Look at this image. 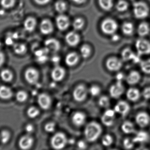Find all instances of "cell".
<instances>
[{"label": "cell", "instance_id": "obj_1", "mask_svg": "<svg viewBox=\"0 0 150 150\" xmlns=\"http://www.w3.org/2000/svg\"><path fill=\"white\" fill-rule=\"evenodd\" d=\"M102 133L100 124L95 121L91 122L86 124L84 129V136L86 141L93 143L98 139Z\"/></svg>", "mask_w": 150, "mask_h": 150}, {"label": "cell", "instance_id": "obj_2", "mask_svg": "<svg viewBox=\"0 0 150 150\" xmlns=\"http://www.w3.org/2000/svg\"><path fill=\"white\" fill-rule=\"evenodd\" d=\"M133 13L136 18L143 19L149 14L150 9L148 4L143 1H136L133 3Z\"/></svg>", "mask_w": 150, "mask_h": 150}, {"label": "cell", "instance_id": "obj_3", "mask_svg": "<svg viewBox=\"0 0 150 150\" xmlns=\"http://www.w3.org/2000/svg\"><path fill=\"white\" fill-rule=\"evenodd\" d=\"M50 144L54 149H63L68 144V139L65 134L62 132H58L52 136Z\"/></svg>", "mask_w": 150, "mask_h": 150}, {"label": "cell", "instance_id": "obj_4", "mask_svg": "<svg viewBox=\"0 0 150 150\" xmlns=\"http://www.w3.org/2000/svg\"><path fill=\"white\" fill-rule=\"evenodd\" d=\"M88 94V89L84 85H78L73 90V98L76 102H82L86 100Z\"/></svg>", "mask_w": 150, "mask_h": 150}, {"label": "cell", "instance_id": "obj_5", "mask_svg": "<svg viewBox=\"0 0 150 150\" xmlns=\"http://www.w3.org/2000/svg\"><path fill=\"white\" fill-rule=\"evenodd\" d=\"M118 27V24L116 21L112 18L105 19L100 25L101 31L105 34L108 35H112L115 33Z\"/></svg>", "mask_w": 150, "mask_h": 150}, {"label": "cell", "instance_id": "obj_6", "mask_svg": "<svg viewBox=\"0 0 150 150\" xmlns=\"http://www.w3.org/2000/svg\"><path fill=\"white\" fill-rule=\"evenodd\" d=\"M135 47L137 54L140 56L150 54V42L143 38L136 41Z\"/></svg>", "mask_w": 150, "mask_h": 150}, {"label": "cell", "instance_id": "obj_7", "mask_svg": "<svg viewBox=\"0 0 150 150\" xmlns=\"http://www.w3.org/2000/svg\"><path fill=\"white\" fill-rule=\"evenodd\" d=\"M116 112L114 109H106L101 117V122L106 127H111L114 124Z\"/></svg>", "mask_w": 150, "mask_h": 150}, {"label": "cell", "instance_id": "obj_8", "mask_svg": "<svg viewBox=\"0 0 150 150\" xmlns=\"http://www.w3.org/2000/svg\"><path fill=\"white\" fill-rule=\"evenodd\" d=\"M125 92V87L122 82L117 81L109 88V92L110 97L112 98L117 99L120 97Z\"/></svg>", "mask_w": 150, "mask_h": 150}, {"label": "cell", "instance_id": "obj_9", "mask_svg": "<svg viewBox=\"0 0 150 150\" xmlns=\"http://www.w3.org/2000/svg\"><path fill=\"white\" fill-rule=\"evenodd\" d=\"M25 78L28 83L31 85L37 84L40 78V73L36 69L30 68L25 70Z\"/></svg>", "mask_w": 150, "mask_h": 150}, {"label": "cell", "instance_id": "obj_10", "mask_svg": "<svg viewBox=\"0 0 150 150\" xmlns=\"http://www.w3.org/2000/svg\"><path fill=\"white\" fill-rule=\"evenodd\" d=\"M122 62L119 58L115 57L108 58L105 63L107 69L111 72L119 71L122 67Z\"/></svg>", "mask_w": 150, "mask_h": 150}, {"label": "cell", "instance_id": "obj_11", "mask_svg": "<svg viewBox=\"0 0 150 150\" xmlns=\"http://www.w3.org/2000/svg\"><path fill=\"white\" fill-rule=\"evenodd\" d=\"M66 75V71L64 68L56 65L51 71V77L53 81L59 82L64 79Z\"/></svg>", "mask_w": 150, "mask_h": 150}, {"label": "cell", "instance_id": "obj_12", "mask_svg": "<svg viewBox=\"0 0 150 150\" xmlns=\"http://www.w3.org/2000/svg\"><path fill=\"white\" fill-rule=\"evenodd\" d=\"M38 103L40 107L44 110L50 109L52 105L51 97L45 93H40L38 97Z\"/></svg>", "mask_w": 150, "mask_h": 150}, {"label": "cell", "instance_id": "obj_13", "mask_svg": "<svg viewBox=\"0 0 150 150\" xmlns=\"http://www.w3.org/2000/svg\"><path fill=\"white\" fill-rule=\"evenodd\" d=\"M86 115L81 111H77L73 114L71 117L73 124L77 127H80L85 125L86 122Z\"/></svg>", "mask_w": 150, "mask_h": 150}, {"label": "cell", "instance_id": "obj_14", "mask_svg": "<svg viewBox=\"0 0 150 150\" xmlns=\"http://www.w3.org/2000/svg\"><path fill=\"white\" fill-rule=\"evenodd\" d=\"M130 109V106L127 102L124 100H121L115 105L113 109L116 114L125 116L129 112Z\"/></svg>", "mask_w": 150, "mask_h": 150}, {"label": "cell", "instance_id": "obj_15", "mask_svg": "<svg viewBox=\"0 0 150 150\" xmlns=\"http://www.w3.org/2000/svg\"><path fill=\"white\" fill-rule=\"evenodd\" d=\"M135 121L137 124L140 127H145L149 124V115L145 112H141L137 114L135 117Z\"/></svg>", "mask_w": 150, "mask_h": 150}, {"label": "cell", "instance_id": "obj_16", "mask_svg": "<svg viewBox=\"0 0 150 150\" xmlns=\"http://www.w3.org/2000/svg\"><path fill=\"white\" fill-rule=\"evenodd\" d=\"M34 143V139L30 134L25 135L22 136L18 142L19 148L22 150L30 149Z\"/></svg>", "mask_w": 150, "mask_h": 150}, {"label": "cell", "instance_id": "obj_17", "mask_svg": "<svg viewBox=\"0 0 150 150\" xmlns=\"http://www.w3.org/2000/svg\"><path fill=\"white\" fill-rule=\"evenodd\" d=\"M45 48L49 52L56 53L60 49V43L57 40L54 38H49L45 41Z\"/></svg>", "mask_w": 150, "mask_h": 150}, {"label": "cell", "instance_id": "obj_18", "mask_svg": "<svg viewBox=\"0 0 150 150\" xmlns=\"http://www.w3.org/2000/svg\"><path fill=\"white\" fill-rule=\"evenodd\" d=\"M56 24L60 31H65L69 27L70 24L69 18L65 15H59L56 17Z\"/></svg>", "mask_w": 150, "mask_h": 150}, {"label": "cell", "instance_id": "obj_19", "mask_svg": "<svg viewBox=\"0 0 150 150\" xmlns=\"http://www.w3.org/2000/svg\"><path fill=\"white\" fill-rule=\"evenodd\" d=\"M66 42L70 46L77 45L80 42V37L74 31L69 32L65 37Z\"/></svg>", "mask_w": 150, "mask_h": 150}, {"label": "cell", "instance_id": "obj_20", "mask_svg": "<svg viewBox=\"0 0 150 150\" xmlns=\"http://www.w3.org/2000/svg\"><path fill=\"white\" fill-rule=\"evenodd\" d=\"M40 28L41 33L45 35L51 34L54 31L53 24L48 19H45L41 21Z\"/></svg>", "mask_w": 150, "mask_h": 150}, {"label": "cell", "instance_id": "obj_21", "mask_svg": "<svg viewBox=\"0 0 150 150\" xmlns=\"http://www.w3.org/2000/svg\"><path fill=\"white\" fill-rule=\"evenodd\" d=\"M79 60V56L77 53L71 52L66 55L65 63L69 67H74L76 65Z\"/></svg>", "mask_w": 150, "mask_h": 150}, {"label": "cell", "instance_id": "obj_22", "mask_svg": "<svg viewBox=\"0 0 150 150\" xmlns=\"http://www.w3.org/2000/svg\"><path fill=\"white\" fill-rule=\"evenodd\" d=\"M141 79L140 73L135 70L129 72L127 76L126 80L128 84L129 85H134L139 82Z\"/></svg>", "mask_w": 150, "mask_h": 150}, {"label": "cell", "instance_id": "obj_23", "mask_svg": "<svg viewBox=\"0 0 150 150\" xmlns=\"http://www.w3.org/2000/svg\"><path fill=\"white\" fill-rule=\"evenodd\" d=\"M127 98L129 101L136 102L140 99L141 93L138 89L134 88H129L126 92Z\"/></svg>", "mask_w": 150, "mask_h": 150}, {"label": "cell", "instance_id": "obj_24", "mask_svg": "<svg viewBox=\"0 0 150 150\" xmlns=\"http://www.w3.org/2000/svg\"><path fill=\"white\" fill-rule=\"evenodd\" d=\"M149 134L144 131H140L136 134L133 138L135 144H143L149 141Z\"/></svg>", "mask_w": 150, "mask_h": 150}, {"label": "cell", "instance_id": "obj_25", "mask_svg": "<svg viewBox=\"0 0 150 150\" xmlns=\"http://www.w3.org/2000/svg\"><path fill=\"white\" fill-rule=\"evenodd\" d=\"M150 27L149 25L146 22H142L139 24L137 28L138 35L141 38H144L149 34Z\"/></svg>", "mask_w": 150, "mask_h": 150}, {"label": "cell", "instance_id": "obj_26", "mask_svg": "<svg viewBox=\"0 0 150 150\" xmlns=\"http://www.w3.org/2000/svg\"><path fill=\"white\" fill-rule=\"evenodd\" d=\"M37 20L32 17H29L25 19L23 26L25 30L28 32L33 31L37 26Z\"/></svg>", "mask_w": 150, "mask_h": 150}, {"label": "cell", "instance_id": "obj_27", "mask_svg": "<svg viewBox=\"0 0 150 150\" xmlns=\"http://www.w3.org/2000/svg\"><path fill=\"white\" fill-rule=\"evenodd\" d=\"M13 92L10 88L5 85L0 86V98L7 100L11 98Z\"/></svg>", "mask_w": 150, "mask_h": 150}, {"label": "cell", "instance_id": "obj_28", "mask_svg": "<svg viewBox=\"0 0 150 150\" xmlns=\"http://www.w3.org/2000/svg\"><path fill=\"white\" fill-rule=\"evenodd\" d=\"M122 131L127 134L134 133L135 131V127L131 122L127 121L122 123L121 126Z\"/></svg>", "mask_w": 150, "mask_h": 150}, {"label": "cell", "instance_id": "obj_29", "mask_svg": "<svg viewBox=\"0 0 150 150\" xmlns=\"http://www.w3.org/2000/svg\"><path fill=\"white\" fill-rule=\"evenodd\" d=\"M122 32L127 36L132 35L134 31V25L130 22H126L122 24Z\"/></svg>", "mask_w": 150, "mask_h": 150}, {"label": "cell", "instance_id": "obj_30", "mask_svg": "<svg viewBox=\"0 0 150 150\" xmlns=\"http://www.w3.org/2000/svg\"><path fill=\"white\" fill-rule=\"evenodd\" d=\"M136 54L129 48H126L121 53L122 59L124 61L133 60Z\"/></svg>", "mask_w": 150, "mask_h": 150}, {"label": "cell", "instance_id": "obj_31", "mask_svg": "<svg viewBox=\"0 0 150 150\" xmlns=\"http://www.w3.org/2000/svg\"><path fill=\"white\" fill-rule=\"evenodd\" d=\"M0 77L4 82H9L13 79V73L9 70L4 69L0 73Z\"/></svg>", "mask_w": 150, "mask_h": 150}, {"label": "cell", "instance_id": "obj_32", "mask_svg": "<svg viewBox=\"0 0 150 150\" xmlns=\"http://www.w3.org/2000/svg\"><path fill=\"white\" fill-rule=\"evenodd\" d=\"M98 104L101 108L108 109L109 108L110 105H111L110 98L109 97L105 96V95L101 96L99 98Z\"/></svg>", "mask_w": 150, "mask_h": 150}, {"label": "cell", "instance_id": "obj_33", "mask_svg": "<svg viewBox=\"0 0 150 150\" xmlns=\"http://www.w3.org/2000/svg\"><path fill=\"white\" fill-rule=\"evenodd\" d=\"M13 50L16 54L23 55L26 53L27 48L25 44L23 43H17L13 46Z\"/></svg>", "mask_w": 150, "mask_h": 150}, {"label": "cell", "instance_id": "obj_34", "mask_svg": "<svg viewBox=\"0 0 150 150\" xmlns=\"http://www.w3.org/2000/svg\"><path fill=\"white\" fill-rule=\"evenodd\" d=\"M101 144L105 147H109L113 144L114 139L112 136L106 134L102 136L101 140Z\"/></svg>", "mask_w": 150, "mask_h": 150}, {"label": "cell", "instance_id": "obj_35", "mask_svg": "<svg viewBox=\"0 0 150 150\" xmlns=\"http://www.w3.org/2000/svg\"><path fill=\"white\" fill-rule=\"evenodd\" d=\"M98 3L100 8L105 11L110 10L113 6V0H98Z\"/></svg>", "mask_w": 150, "mask_h": 150}, {"label": "cell", "instance_id": "obj_36", "mask_svg": "<svg viewBox=\"0 0 150 150\" xmlns=\"http://www.w3.org/2000/svg\"><path fill=\"white\" fill-rule=\"evenodd\" d=\"M80 53L83 58L87 59L91 55V49L88 45H84L80 48Z\"/></svg>", "mask_w": 150, "mask_h": 150}, {"label": "cell", "instance_id": "obj_37", "mask_svg": "<svg viewBox=\"0 0 150 150\" xmlns=\"http://www.w3.org/2000/svg\"><path fill=\"white\" fill-rule=\"evenodd\" d=\"M40 111L39 109L35 107H31L27 111V114L30 119H35L39 115Z\"/></svg>", "mask_w": 150, "mask_h": 150}, {"label": "cell", "instance_id": "obj_38", "mask_svg": "<svg viewBox=\"0 0 150 150\" xmlns=\"http://www.w3.org/2000/svg\"><path fill=\"white\" fill-rule=\"evenodd\" d=\"M141 70L146 74H150V58L140 62Z\"/></svg>", "mask_w": 150, "mask_h": 150}, {"label": "cell", "instance_id": "obj_39", "mask_svg": "<svg viewBox=\"0 0 150 150\" xmlns=\"http://www.w3.org/2000/svg\"><path fill=\"white\" fill-rule=\"evenodd\" d=\"M129 4L124 0H120L117 2L116 9L119 12H122L127 10L129 8Z\"/></svg>", "mask_w": 150, "mask_h": 150}, {"label": "cell", "instance_id": "obj_40", "mask_svg": "<svg viewBox=\"0 0 150 150\" xmlns=\"http://www.w3.org/2000/svg\"><path fill=\"white\" fill-rule=\"evenodd\" d=\"M54 8L56 11L59 13H63L67 9V4L62 1H58L54 4Z\"/></svg>", "mask_w": 150, "mask_h": 150}, {"label": "cell", "instance_id": "obj_41", "mask_svg": "<svg viewBox=\"0 0 150 150\" xmlns=\"http://www.w3.org/2000/svg\"><path fill=\"white\" fill-rule=\"evenodd\" d=\"M88 92L89 94H90L92 97H97L100 95L101 90L99 86L93 85L88 89Z\"/></svg>", "mask_w": 150, "mask_h": 150}, {"label": "cell", "instance_id": "obj_42", "mask_svg": "<svg viewBox=\"0 0 150 150\" xmlns=\"http://www.w3.org/2000/svg\"><path fill=\"white\" fill-rule=\"evenodd\" d=\"M11 134L9 132L3 130L0 133V141L3 144H6L10 139Z\"/></svg>", "mask_w": 150, "mask_h": 150}, {"label": "cell", "instance_id": "obj_43", "mask_svg": "<svg viewBox=\"0 0 150 150\" xmlns=\"http://www.w3.org/2000/svg\"><path fill=\"white\" fill-rule=\"evenodd\" d=\"M84 21L83 19L80 18H76L73 23V27L76 31H79L83 27Z\"/></svg>", "mask_w": 150, "mask_h": 150}, {"label": "cell", "instance_id": "obj_44", "mask_svg": "<svg viewBox=\"0 0 150 150\" xmlns=\"http://www.w3.org/2000/svg\"><path fill=\"white\" fill-rule=\"evenodd\" d=\"M28 94L24 91L21 90L18 92L16 95V99L18 102L23 103L27 100Z\"/></svg>", "mask_w": 150, "mask_h": 150}, {"label": "cell", "instance_id": "obj_45", "mask_svg": "<svg viewBox=\"0 0 150 150\" xmlns=\"http://www.w3.org/2000/svg\"><path fill=\"white\" fill-rule=\"evenodd\" d=\"M56 124L52 122H47L44 127L45 131L48 134L54 133L56 130Z\"/></svg>", "mask_w": 150, "mask_h": 150}, {"label": "cell", "instance_id": "obj_46", "mask_svg": "<svg viewBox=\"0 0 150 150\" xmlns=\"http://www.w3.org/2000/svg\"><path fill=\"white\" fill-rule=\"evenodd\" d=\"M0 3L3 9H10L15 5L16 0H1Z\"/></svg>", "mask_w": 150, "mask_h": 150}, {"label": "cell", "instance_id": "obj_47", "mask_svg": "<svg viewBox=\"0 0 150 150\" xmlns=\"http://www.w3.org/2000/svg\"><path fill=\"white\" fill-rule=\"evenodd\" d=\"M135 143L133 139L130 138H125L123 142V145L125 149H131L134 146Z\"/></svg>", "mask_w": 150, "mask_h": 150}, {"label": "cell", "instance_id": "obj_48", "mask_svg": "<svg viewBox=\"0 0 150 150\" xmlns=\"http://www.w3.org/2000/svg\"><path fill=\"white\" fill-rule=\"evenodd\" d=\"M142 96L146 100L150 99V87L145 88L143 91Z\"/></svg>", "mask_w": 150, "mask_h": 150}, {"label": "cell", "instance_id": "obj_49", "mask_svg": "<svg viewBox=\"0 0 150 150\" xmlns=\"http://www.w3.org/2000/svg\"><path fill=\"white\" fill-rule=\"evenodd\" d=\"M25 131L28 134H32L34 131V127L32 124H28L25 127Z\"/></svg>", "mask_w": 150, "mask_h": 150}, {"label": "cell", "instance_id": "obj_50", "mask_svg": "<svg viewBox=\"0 0 150 150\" xmlns=\"http://www.w3.org/2000/svg\"><path fill=\"white\" fill-rule=\"evenodd\" d=\"M77 146L79 149H86L87 148V144L85 141H79L77 144Z\"/></svg>", "mask_w": 150, "mask_h": 150}, {"label": "cell", "instance_id": "obj_51", "mask_svg": "<svg viewBox=\"0 0 150 150\" xmlns=\"http://www.w3.org/2000/svg\"><path fill=\"white\" fill-rule=\"evenodd\" d=\"M51 0H34L35 2L38 5H44L50 2Z\"/></svg>", "mask_w": 150, "mask_h": 150}, {"label": "cell", "instance_id": "obj_52", "mask_svg": "<svg viewBox=\"0 0 150 150\" xmlns=\"http://www.w3.org/2000/svg\"><path fill=\"white\" fill-rule=\"evenodd\" d=\"M5 61V56L4 54L0 50V68L2 66Z\"/></svg>", "mask_w": 150, "mask_h": 150}, {"label": "cell", "instance_id": "obj_53", "mask_svg": "<svg viewBox=\"0 0 150 150\" xmlns=\"http://www.w3.org/2000/svg\"><path fill=\"white\" fill-rule=\"evenodd\" d=\"M120 39V36L118 34H115V33L112 34V40L114 42H117Z\"/></svg>", "mask_w": 150, "mask_h": 150}, {"label": "cell", "instance_id": "obj_54", "mask_svg": "<svg viewBox=\"0 0 150 150\" xmlns=\"http://www.w3.org/2000/svg\"><path fill=\"white\" fill-rule=\"evenodd\" d=\"M116 78H117V81L122 82V80L124 79V76L122 73H119L116 76Z\"/></svg>", "mask_w": 150, "mask_h": 150}, {"label": "cell", "instance_id": "obj_55", "mask_svg": "<svg viewBox=\"0 0 150 150\" xmlns=\"http://www.w3.org/2000/svg\"><path fill=\"white\" fill-rule=\"evenodd\" d=\"M74 2L78 4H82L84 3L86 0H72Z\"/></svg>", "mask_w": 150, "mask_h": 150}]
</instances>
